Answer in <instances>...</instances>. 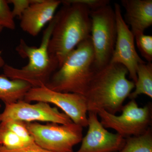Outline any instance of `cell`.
I'll return each mask as SVG.
<instances>
[{"label":"cell","mask_w":152,"mask_h":152,"mask_svg":"<svg viewBox=\"0 0 152 152\" xmlns=\"http://www.w3.org/2000/svg\"><path fill=\"white\" fill-rule=\"evenodd\" d=\"M61 4L54 17L48 49L50 56L58 60L59 68L79 44L91 37V30L90 10L87 7L73 0L61 1Z\"/></svg>","instance_id":"1"},{"label":"cell","mask_w":152,"mask_h":152,"mask_svg":"<svg viewBox=\"0 0 152 152\" xmlns=\"http://www.w3.org/2000/svg\"><path fill=\"white\" fill-rule=\"evenodd\" d=\"M38 146L52 152H74V147L82 141L83 128L72 123L59 124L48 123L25 122Z\"/></svg>","instance_id":"6"},{"label":"cell","mask_w":152,"mask_h":152,"mask_svg":"<svg viewBox=\"0 0 152 152\" xmlns=\"http://www.w3.org/2000/svg\"><path fill=\"white\" fill-rule=\"evenodd\" d=\"M6 0H0V33L4 28L14 30L16 24L13 15Z\"/></svg>","instance_id":"19"},{"label":"cell","mask_w":152,"mask_h":152,"mask_svg":"<svg viewBox=\"0 0 152 152\" xmlns=\"http://www.w3.org/2000/svg\"><path fill=\"white\" fill-rule=\"evenodd\" d=\"M75 2L83 5L90 11L96 10L104 6L110 4L109 0H73Z\"/></svg>","instance_id":"22"},{"label":"cell","mask_w":152,"mask_h":152,"mask_svg":"<svg viewBox=\"0 0 152 152\" xmlns=\"http://www.w3.org/2000/svg\"><path fill=\"white\" fill-rule=\"evenodd\" d=\"M23 100L28 103L43 102L53 104L60 108L73 122L83 128L88 127V107L83 95L60 92L43 86L32 88L25 96Z\"/></svg>","instance_id":"8"},{"label":"cell","mask_w":152,"mask_h":152,"mask_svg":"<svg viewBox=\"0 0 152 152\" xmlns=\"http://www.w3.org/2000/svg\"><path fill=\"white\" fill-rule=\"evenodd\" d=\"M91 37L79 44L53 74L46 87L62 93L84 96L94 72Z\"/></svg>","instance_id":"4"},{"label":"cell","mask_w":152,"mask_h":152,"mask_svg":"<svg viewBox=\"0 0 152 152\" xmlns=\"http://www.w3.org/2000/svg\"><path fill=\"white\" fill-rule=\"evenodd\" d=\"M5 64L4 61L1 56V52H0V69L1 68H3Z\"/></svg>","instance_id":"24"},{"label":"cell","mask_w":152,"mask_h":152,"mask_svg":"<svg viewBox=\"0 0 152 152\" xmlns=\"http://www.w3.org/2000/svg\"><path fill=\"white\" fill-rule=\"evenodd\" d=\"M34 0H9V4H12L13 5V9L12 13L14 17H18L20 19L22 15L30 5L34 2Z\"/></svg>","instance_id":"21"},{"label":"cell","mask_w":152,"mask_h":152,"mask_svg":"<svg viewBox=\"0 0 152 152\" xmlns=\"http://www.w3.org/2000/svg\"><path fill=\"white\" fill-rule=\"evenodd\" d=\"M55 20L49 23L44 31L39 47L30 46L20 39L16 50L23 58H28L26 65L20 69L5 64L4 75L11 80H19L28 83L32 88L46 86L53 74L58 69L59 64L57 58L49 54L48 44Z\"/></svg>","instance_id":"3"},{"label":"cell","mask_w":152,"mask_h":152,"mask_svg":"<svg viewBox=\"0 0 152 152\" xmlns=\"http://www.w3.org/2000/svg\"><path fill=\"white\" fill-rule=\"evenodd\" d=\"M118 152H152L151 129L141 135L126 139L124 147Z\"/></svg>","instance_id":"16"},{"label":"cell","mask_w":152,"mask_h":152,"mask_svg":"<svg viewBox=\"0 0 152 152\" xmlns=\"http://www.w3.org/2000/svg\"><path fill=\"white\" fill-rule=\"evenodd\" d=\"M137 80L134 91L129 96L131 100L135 99L142 94L152 98V64L146 62L140 64L137 70Z\"/></svg>","instance_id":"15"},{"label":"cell","mask_w":152,"mask_h":152,"mask_svg":"<svg viewBox=\"0 0 152 152\" xmlns=\"http://www.w3.org/2000/svg\"><path fill=\"white\" fill-rule=\"evenodd\" d=\"M127 69L119 64H109L95 69L84 95L88 112L103 110L115 115L134 89L135 83L127 78Z\"/></svg>","instance_id":"2"},{"label":"cell","mask_w":152,"mask_h":152,"mask_svg":"<svg viewBox=\"0 0 152 152\" xmlns=\"http://www.w3.org/2000/svg\"><path fill=\"white\" fill-rule=\"evenodd\" d=\"M117 26V37L113 53L110 62L122 65L127 69L131 80L135 83L137 70L140 64L146 63L136 51L135 38L125 22L121 6L114 4Z\"/></svg>","instance_id":"10"},{"label":"cell","mask_w":152,"mask_h":152,"mask_svg":"<svg viewBox=\"0 0 152 152\" xmlns=\"http://www.w3.org/2000/svg\"><path fill=\"white\" fill-rule=\"evenodd\" d=\"M0 152H52L41 148L35 143L31 144L21 148L10 150L0 145Z\"/></svg>","instance_id":"23"},{"label":"cell","mask_w":152,"mask_h":152,"mask_svg":"<svg viewBox=\"0 0 152 152\" xmlns=\"http://www.w3.org/2000/svg\"><path fill=\"white\" fill-rule=\"evenodd\" d=\"M91 37L94 53V68L100 69L110 63L115 45L117 26L114 9L110 4L90 11Z\"/></svg>","instance_id":"5"},{"label":"cell","mask_w":152,"mask_h":152,"mask_svg":"<svg viewBox=\"0 0 152 152\" xmlns=\"http://www.w3.org/2000/svg\"><path fill=\"white\" fill-rule=\"evenodd\" d=\"M1 123L6 128L15 134L24 142L26 145H29L35 143L24 122L10 121Z\"/></svg>","instance_id":"18"},{"label":"cell","mask_w":152,"mask_h":152,"mask_svg":"<svg viewBox=\"0 0 152 152\" xmlns=\"http://www.w3.org/2000/svg\"><path fill=\"white\" fill-rule=\"evenodd\" d=\"M61 1L34 0L24 12L20 20L23 31L35 37L41 30L53 20Z\"/></svg>","instance_id":"12"},{"label":"cell","mask_w":152,"mask_h":152,"mask_svg":"<svg viewBox=\"0 0 152 152\" xmlns=\"http://www.w3.org/2000/svg\"><path fill=\"white\" fill-rule=\"evenodd\" d=\"M0 145L10 150L18 149L26 146V144L13 132L0 123Z\"/></svg>","instance_id":"17"},{"label":"cell","mask_w":152,"mask_h":152,"mask_svg":"<svg viewBox=\"0 0 152 152\" xmlns=\"http://www.w3.org/2000/svg\"><path fill=\"white\" fill-rule=\"evenodd\" d=\"M88 113V132L75 152L119 151L125 145L126 139L118 133L107 130L99 121L96 113L90 111Z\"/></svg>","instance_id":"11"},{"label":"cell","mask_w":152,"mask_h":152,"mask_svg":"<svg viewBox=\"0 0 152 152\" xmlns=\"http://www.w3.org/2000/svg\"><path fill=\"white\" fill-rule=\"evenodd\" d=\"M32 88L28 83L19 80H11L0 75V100L5 104L23 100Z\"/></svg>","instance_id":"14"},{"label":"cell","mask_w":152,"mask_h":152,"mask_svg":"<svg viewBox=\"0 0 152 152\" xmlns=\"http://www.w3.org/2000/svg\"><path fill=\"white\" fill-rule=\"evenodd\" d=\"M137 47L143 57L148 62L152 61V36L146 35L144 34L135 36Z\"/></svg>","instance_id":"20"},{"label":"cell","mask_w":152,"mask_h":152,"mask_svg":"<svg viewBox=\"0 0 152 152\" xmlns=\"http://www.w3.org/2000/svg\"><path fill=\"white\" fill-rule=\"evenodd\" d=\"M120 115H116L101 110L97 114L104 127L114 129L125 139L141 135L151 128V104L141 107L135 99H132L123 106Z\"/></svg>","instance_id":"7"},{"label":"cell","mask_w":152,"mask_h":152,"mask_svg":"<svg viewBox=\"0 0 152 152\" xmlns=\"http://www.w3.org/2000/svg\"><path fill=\"white\" fill-rule=\"evenodd\" d=\"M10 121L46 122L59 124L73 123L64 113H61L57 108L53 107L49 104L37 102L32 104L23 100L5 105L4 111L0 113V123Z\"/></svg>","instance_id":"9"},{"label":"cell","mask_w":152,"mask_h":152,"mask_svg":"<svg viewBox=\"0 0 152 152\" xmlns=\"http://www.w3.org/2000/svg\"><path fill=\"white\" fill-rule=\"evenodd\" d=\"M126 23L131 26L134 36L144 34L152 25V0H122Z\"/></svg>","instance_id":"13"}]
</instances>
